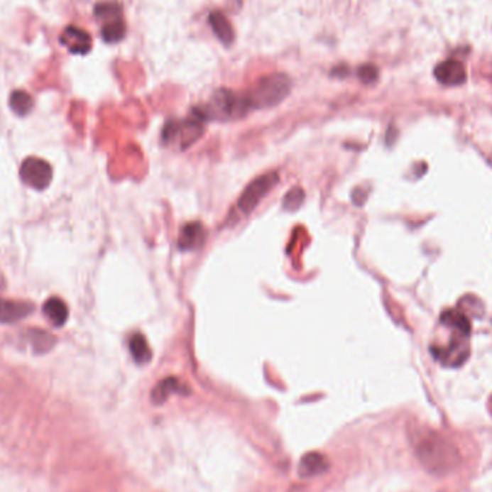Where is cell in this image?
Instances as JSON below:
<instances>
[{
	"instance_id": "obj_14",
	"label": "cell",
	"mask_w": 492,
	"mask_h": 492,
	"mask_svg": "<svg viewBox=\"0 0 492 492\" xmlns=\"http://www.w3.org/2000/svg\"><path fill=\"white\" fill-rule=\"evenodd\" d=\"M330 466L328 459L319 452H308L302 457L300 462V474L302 476H314L325 472Z\"/></svg>"
},
{
	"instance_id": "obj_12",
	"label": "cell",
	"mask_w": 492,
	"mask_h": 492,
	"mask_svg": "<svg viewBox=\"0 0 492 492\" xmlns=\"http://www.w3.org/2000/svg\"><path fill=\"white\" fill-rule=\"evenodd\" d=\"M432 353L434 359H437L445 366H451V367H457L462 364L469 354L466 346H462L455 341L447 349H432Z\"/></svg>"
},
{
	"instance_id": "obj_11",
	"label": "cell",
	"mask_w": 492,
	"mask_h": 492,
	"mask_svg": "<svg viewBox=\"0 0 492 492\" xmlns=\"http://www.w3.org/2000/svg\"><path fill=\"white\" fill-rule=\"evenodd\" d=\"M204 239H206V231L203 225L199 222H192L182 229L179 235L177 246L180 251H193L200 248Z\"/></svg>"
},
{
	"instance_id": "obj_13",
	"label": "cell",
	"mask_w": 492,
	"mask_h": 492,
	"mask_svg": "<svg viewBox=\"0 0 492 492\" xmlns=\"http://www.w3.org/2000/svg\"><path fill=\"white\" fill-rule=\"evenodd\" d=\"M33 311V307L28 302L18 301H0V321L2 322H13L21 318H25Z\"/></svg>"
},
{
	"instance_id": "obj_17",
	"label": "cell",
	"mask_w": 492,
	"mask_h": 492,
	"mask_svg": "<svg viewBox=\"0 0 492 492\" xmlns=\"http://www.w3.org/2000/svg\"><path fill=\"white\" fill-rule=\"evenodd\" d=\"M441 321L447 327H449V328H452V330H455L461 337L466 339L471 334V324H469L468 318L462 312H459L457 310H448V311L442 312Z\"/></svg>"
},
{
	"instance_id": "obj_20",
	"label": "cell",
	"mask_w": 492,
	"mask_h": 492,
	"mask_svg": "<svg viewBox=\"0 0 492 492\" xmlns=\"http://www.w3.org/2000/svg\"><path fill=\"white\" fill-rule=\"evenodd\" d=\"M304 196H305V193H304L302 189H300V187H295V189L290 190V192L287 193V196L284 197V203H283L284 209H285V210H293V212L297 210V209L302 204Z\"/></svg>"
},
{
	"instance_id": "obj_19",
	"label": "cell",
	"mask_w": 492,
	"mask_h": 492,
	"mask_svg": "<svg viewBox=\"0 0 492 492\" xmlns=\"http://www.w3.org/2000/svg\"><path fill=\"white\" fill-rule=\"evenodd\" d=\"M9 105L12 108V111L21 117L28 116L32 108H33V99L32 97L23 91V89H16L12 92L11 99H9Z\"/></svg>"
},
{
	"instance_id": "obj_21",
	"label": "cell",
	"mask_w": 492,
	"mask_h": 492,
	"mask_svg": "<svg viewBox=\"0 0 492 492\" xmlns=\"http://www.w3.org/2000/svg\"><path fill=\"white\" fill-rule=\"evenodd\" d=\"M359 77L364 84H373L378 77V70L371 64H366L363 67H360Z\"/></svg>"
},
{
	"instance_id": "obj_1",
	"label": "cell",
	"mask_w": 492,
	"mask_h": 492,
	"mask_svg": "<svg viewBox=\"0 0 492 492\" xmlns=\"http://www.w3.org/2000/svg\"><path fill=\"white\" fill-rule=\"evenodd\" d=\"M416 455L420 464L432 474L444 475L457 469L461 464L458 449L444 436L429 432L419 437Z\"/></svg>"
},
{
	"instance_id": "obj_5",
	"label": "cell",
	"mask_w": 492,
	"mask_h": 492,
	"mask_svg": "<svg viewBox=\"0 0 492 492\" xmlns=\"http://www.w3.org/2000/svg\"><path fill=\"white\" fill-rule=\"evenodd\" d=\"M280 182V176L277 172H270L266 175H262L259 177H256L255 180H252L246 189L244 190V193L239 197L238 202V207L242 213L249 214L256 206L258 203L273 189Z\"/></svg>"
},
{
	"instance_id": "obj_6",
	"label": "cell",
	"mask_w": 492,
	"mask_h": 492,
	"mask_svg": "<svg viewBox=\"0 0 492 492\" xmlns=\"http://www.w3.org/2000/svg\"><path fill=\"white\" fill-rule=\"evenodd\" d=\"M203 131V121L192 119L186 121H170L163 130V140L166 144H176L180 148L192 146Z\"/></svg>"
},
{
	"instance_id": "obj_16",
	"label": "cell",
	"mask_w": 492,
	"mask_h": 492,
	"mask_svg": "<svg viewBox=\"0 0 492 492\" xmlns=\"http://www.w3.org/2000/svg\"><path fill=\"white\" fill-rule=\"evenodd\" d=\"M43 312L49 318V321L57 327L64 325L68 319V307L61 298L57 297L49 298L43 304Z\"/></svg>"
},
{
	"instance_id": "obj_3",
	"label": "cell",
	"mask_w": 492,
	"mask_h": 492,
	"mask_svg": "<svg viewBox=\"0 0 492 492\" xmlns=\"http://www.w3.org/2000/svg\"><path fill=\"white\" fill-rule=\"evenodd\" d=\"M291 91V80L285 74H272L261 78L246 92L252 109L275 106L283 102Z\"/></svg>"
},
{
	"instance_id": "obj_4",
	"label": "cell",
	"mask_w": 492,
	"mask_h": 492,
	"mask_svg": "<svg viewBox=\"0 0 492 492\" xmlns=\"http://www.w3.org/2000/svg\"><path fill=\"white\" fill-rule=\"evenodd\" d=\"M95 16L101 21V36L106 43L120 42L126 35L121 6L117 2H104L95 6Z\"/></svg>"
},
{
	"instance_id": "obj_15",
	"label": "cell",
	"mask_w": 492,
	"mask_h": 492,
	"mask_svg": "<svg viewBox=\"0 0 492 492\" xmlns=\"http://www.w3.org/2000/svg\"><path fill=\"white\" fill-rule=\"evenodd\" d=\"M209 22H210V26H212L214 35L222 43L231 45L234 42V39H235L234 28L224 13L212 12L209 16Z\"/></svg>"
},
{
	"instance_id": "obj_8",
	"label": "cell",
	"mask_w": 492,
	"mask_h": 492,
	"mask_svg": "<svg viewBox=\"0 0 492 492\" xmlns=\"http://www.w3.org/2000/svg\"><path fill=\"white\" fill-rule=\"evenodd\" d=\"M60 42L75 55H85L91 50L92 39L89 33L84 29H80L77 26H68L64 29Z\"/></svg>"
},
{
	"instance_id": "obj_2",
	"label": "cell",
	"mask_w": 492,
	"mask_h": 492,
	"mask_svg": "<svg viewBox=\"0 0 492 492\" xmlns=\"http://www.w3.org/2000/svg\"><path fill=\"white\" fill-rule=\"evenodd\" d=\"M251 109L252 106L246 94H238L231 89H219L207 104L195 108L193 114L200 121H228L245 117Z\"/></svg>"
},
{
	"instance_id": "obj_9",
	"label": "cell",
	"mask_w": 492,
	"mask_h": 492,
	"mask_svg": "<svg viewBox=\"0 0 492 492\" xmlns=\"http://www.w3.org/2000/svg\"><path fill=\"white\" fill-rule=\"evenodd\" d=\"M434 77L444 85H461L466 80V71L459 61L448 60L434 68Z\"/></svg>"
},
{
	"instance_id": "obj_18",
	"label": "cell",
	"mask_w": 492,
	"mask_h": 492,
	"mask_svg": "<svg viewBox=\"0 0 492 492\" xmlns=\"http://www.w3.org/2000/svg\"><path fill=\"white\" fill-rule=\"evenodd\" d=\"M130 353H131L133 359L136 360V363H138V364H146L153 357L151 349H150L146 337L141 334H134L130 339Z\"/></svg>"
},
{
	"instance_id": "obj_10",
	"label": "cell",
	"mask_w": 492,
	"mask_h": 492,
	"mask_svg": "<svg viewBox=\"0 0 492 492\" xmlns=\"http://www.w3.org/2000/svg\"><path fill=\"white\" fill-rule=\"evenodd\" d=\"M173 393L187 395L189 389L183 385L179 378L168 377V378H164V380L157 383V386L151 392V400L155 405H161V403L166 402L170 398V395H173Z\"/></svg>"
},
{
	"instance_id": "obj_7",
	"label": "cell",
	"mask_w": 492,
	"mask_h": 492,
	"mask_svg": "<svg viewBox=\"0 0 492 492\" xmlns=\"http://www.w3.org/2000/svg\"><path fill=\"white\" fill-rule=\"evenodd\" d=\"M21 179L29 187L43 190L52 180V168L48 161L42 158L29 157L21 166Z\"/></svg>"
}]
</instances>
